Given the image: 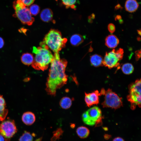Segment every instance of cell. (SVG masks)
<instances>
[{"mask_svg":"<svg viewBox=\"0 0 141 141\" xmlns=\"http://www.w3.org/2000/svg\"><path fill=\"white\" fill-rule=\"evenodd\" d=\"M33 134H31L29 132L25 131L22 135L20 138L19 140V141H32Z\"/></svg>","mask_w":141,"mask_h":141,"instance_id":"cell-24","label":"cell"},{"mask_svg":"<svg viewBox=\"0 0 141 141\" xmlns=\"http://www.w3.org/2000/svg\"><path fill=\"white\" fill-rule=\"evenodd\" d=\"M35 0H16V2L26 7L29 6L33 3Z\"/></svg>","mask_w":141,"mask_h":141,"instance_id":"cell-27","label":"cell"},{"mask_svg":"<svg viewBox=\"0 0 141 141\" xmlns=\"http://www.w3.org/2000/svg\"><path fill=\"white\" fill-rule=\"evenodd\" d=\"M138 34L141 36V29L137 30Z\"/></svg>","mask_w":141,"mask_h":141,"instance_id":"cell-37","label":"cell"},{"mask_svg":"<svg viewBox=\"0 0 141 141\" xmlns=\"http://www.w3.org/2000/svg\"><path fill=\"white\" fill-rule=\"evenodd\" d=\"M121 7L119 4H118L115 7V9H117L121 8Z\"/></svg>","mask_w":141,"mask_h":141,"instance_id":"cell-36","label":"cell"},{"mask_svg":"<svg viewBox=\"0 0 141 141\" xmlns=\"http://www.w3.org/2000/svg\"><path fill=\"white\" fill-rule=\"evenodd\" d=\"M17 131L14 121L9 118L3 120L0 125V134L5 141H10Z\"/></svg>","mask_w":141,"mask_h":141,"instance_id":"cell-8","label":"cell"},{"mask_svg":"<svg viewBox=\"0 0 141 141\" xmlns=\"http://www.w3.org/2000/svg\"><path fill=\"white\" fill-rule=\"evenodd\" d=\"M29 9L31 15L36 16L39 12L40 8L38 5L33 4L31 5Z\"/></svg>","mask_w":141,"mask_h":141,"instance_id":"cell-26","label":"cell"},{"mask_svg":"<svg viewBox=\"0 0 141 141\" xmlns=\"http://www.w3.org/2000/svg\"><path fill=\"white\" fill-rule=\"evenodd\" d=\"M104 139L108 140L111 138V135L108 134H105L104 136Z\"/></svg>","mask_w":141,"mask_h":141,"instance_id":"cell-33","label":"cell"},{"mask_svg":"<svg viewBox=\"0 0 141 141\" xmlns=\"http://www.w3.org/2000/svg\"><path fill=\"white\" fill-rule=\"evenodd\" d=\"M56 1L57 0H55ZM63 5L65 6L66 8H70L74 9H76L75 5L76 0H61Z\"/></svg>","mask_w":141,"mask_h":141,"instance_id":"cell-23","label":"cell"},{"mask_svg":"<svg viewBox=\"0 0 141 141\" xmlns=\"http://www.w3.org/2000/svg\"><path fill=\"white\" fill-rule=\"evenodd\" d=\"M108 28L109 31L111 33H114L115 31V27L114 25L112 23L108 24Z\"/></svg>","mask_w":141,"mask_h":141,"instance_id":"cell-28","label":"cell"},{"mask_svg":"<svg viewBox=\"0 0 141 141\" xmlns=\"http://www.w3.org/2000/svg\"><path fill=\"white\" fill-rule=\"evenodd\" d=\"M100 92L102 95L105 96L104 101L102 103L103 107L116 109L122 106V98L111 89H109L105 91L104 89H102Z\"/></svg>","mask_w":141,"mask_h":141,"instance_id":"cell-5","label":"cell"},{"mask_svg":"<svg viewBox=\"0 0 141 141\" xmlns=\"http://www.w3.org/2000/svg\"><path fill=\"white\" fill-rule=\"evenodd\" d=\"M128 89L127 98L131 103V109L135 110L137 106L141 108V78L130 84Z\"/></svg>","mask_w":141,"mask_h":141,"instance_id":"cell-4","label":"cell"},{"mask_svg":"<svg viewBox=\"0 0 141 141\" xmlns=\"http://www.w3.org/2000/svg\"><path fill=\"white\" fill-rule=\"evenodd\" d=\"M103 57L97 54L93 55L90 57V62L91 65L95 67H98L103 66Z\"/></svg>","mask_w":141,"mask_h":141,"instance_id":"cell-15","label":"cell"},{"mask_svg":"<svg viewBox=\"0 0 141 141\" xmlns=\"http://www.w3.org/2000/svg\"><path fill=\"white\" fill-rule=\"evenodd\" d=\"M76 132L80 138L84 139L89 136L90 134V131L87 127L84 126H81L77 128Z\"/></svg>","mask_w":141,"mask_h":141,"instance_id":"cell-19","label":"cell"},{"mask_svg":"<svg viewBox=\"0 0 141 141\" xmlns=\"http://www.w3.org/2000/svg\"><path fill=\"white\" fill-rule=\"evenodd\" d=\"M21 60L23 64L29 66L32 64L34 59L32 54L30 53H26L22 54L21 57Z\"/></svg>","mask_w":141,"mask_h":141,"instance_id":"cell-17","label":"cell"},{"mask_svg":"<svg viewBox=\"0 0 141 141\" xmlns=\"http://www.w3.org/2000/svg\"><path fill=\"white\" fill-rule=\"evenodd\" d=\"M75 124H71V125H70V126L72 128H74L75 127Z\"/></svg>","mask_w":141,"mask_h":141,"instance_id":"cell-39","label":"cell"},{"mask_svg":"<svg viewBox=\"0 0 141 141\" xmlns=\"http://www.w3.org/2000/svg\"><path fill=\"white\" fill-rule=\"evenodd\" d=\"M32 52L35 56L32 67L36 70H46L54 58L51 52L48 49L41 47H33Z\"/></svg>","mask_w":141,"mask_h":141,"instance_id":"cell-3","label":"cell"},{"mask_svg":"<svg viewBox=\"0 0 141 141\" xmlns=\"http://www.w3.org/2000/svg\"><path fill=\"white\" fill-rule=\"evenodd\" d=\"M84 39L83 37L81 35L78 34H75L72 36L70 39V42L72 45L74 46H77L83 42Z\"/></svg>","mask_w":141,"mask_h":141,"instance_id":"cell-18","label":"cell"},{"mask_svg":"<svg viewBox=\"0 0 141 141\" xmlns=\"http://www.w3.org/2000/svg\"><path fill=\"white\" fill-rule=\"evenodd\" d=\"M90 118L92 120L96 122L99 120L102 119V111L98 107L94 106L86 111Z\"/></svg>","mask_w":141,"mask_h":141,"instance_id":"cell-10","label":"cell"},{"mask_svg":"<svg viewBox=\"0 0 141 141\" xmlns=\"http://www.w3.org/2000/svg\"><path fill=\"white\" fill-rule=\"evenodd\" d=\"M13 6L15 10L13 16L17 17L23 24L30 26L33 24L34 19L28 8L19 4L16 1L14 2Z\"/></svg>","mask_w":141,"mask_h":141,"instance_id":"cell-6","label":"cell"},{"mask_svg":"<svg viewBox=\"0 0 141 141\" xmlns=\"http://www.w3.org/2000/svg\"><path fill=\"white\" fill-rule=\"evenodd\" d=\"M119 43V39L116 36L114 35H109L105 39V45L109 48H115L117 46Z\"/></svg>","mask_w":141,"mask_h":141,"instance_id":"cell-11","label":"cell"},{"mask_svg":"<svg viewBox=\"0 0 141 141\" xmlns=\"http://www.w3.org/2000/svg\"><path fill=\"white\" fill-rule=\"evenodd\" d=\"M101 95L97 90L89 93H85V100L87 105L89 107L99 103V96Z\"/></svg>","mask_w":141,"mask_h":141,"instance_id":"cell-9","label":"cell"},{"mask_svg":"<svg viewBox=\"0 0 141 141\" xmlns=\"http://www.w3.org/2000/svg\"><path fill=\"white\" fill-rule=\"evenodd\" d=\"M23 122L26 125H32L36 120V117L34 114L30 111L25 112L22 117Z\"/></svg>","mask_w":141,"mask_h":141,"instance_id":"cell-12","label":"cell"},{"mask_svg":"<svg viewBox=\"0 0 141 141\" xmlns=\"http://www.w3.org/2000/svg\"><path fill=\"white\" fill-rule=\"evenodd\" d=\"M53 13L52 10L49 8L43 9L41 12L40 17L43 21L48 22L51 21L53 18Z\"/></svg>","mask_w":141,"mask_h":141,"instance_id":"cell-13","label":"cell"},{"mask_svg":"<svg viewBox=\"0 0 141 141\" xmlns=\"http://www.w3.org/2000/svg\"><path fill=\"white\" fill-rule=\"evenodd\" d=\"M121 69L123 73L126 74H130L133 72L134 68L131 64L127 63L124 64L121 67Z\"/></svg>","mask_w":141,"mask_h":141,"instance_id":"cell-21","label":"cell"},{"mask_svg":"<svg viewBox=\"0 0 141 141\" xmlns=\"http://www.w3.org/2000/svg\"><path fill=\"white\" fill-rule=\"evenodd\" d=\"M4 45V42L3 39L0 37V49L2 48Z\"/></svg>","mask_w":141,"mask_h":141,"instance_id":"cell-30","label":"cell"},{"mask_svg":"<svg viewBox=\"0 0 141 141\" xmlns=\"http://www.w3.org/2000/svg\"><path fill=\"white\" fill-rule=\"evenodd\" d=\"M121 16L120 15H117L115 18V20H121Z\"/></svg>","mask_w":141,"mask_h":141,"instance_id":"cell-34","label":"cell"},{"mask_svg":"<svg viewBox=\"0 0 141 141\" xmlns=\"http://www.w3.org/2000/svg\"><path fill=\"white\" fill-rule=\"evenodd\" d=\"M102 128L105 131H108V128L106 127H103Z\"/></svg>","mask_w":141,"mask_h":141,"instance_id":"cell-38","label":"cell"},{"mask_svg":"<svg viewBox=\"0 0 141 141\" xmlns=\"http://www.w3.org/2000/svg\"><path fill=\"white\" fill-rule=\"evenodd\" d=\"M139 5L136 0H127L125 3L126 10L130 13L135 11L137 9Z\"/></svg>","mask_w":141,"mask_h":141,"instance_id":"cell-16","label":"cell"},{"mask_svg":"<svg viewBox=\"0 0 141 141\" xmlns=\"http://www.w3.org/2000/svg\"><path fill=\"white\" fill-rule=\"evenodd\" d=\"M135 56L136 61L141 58V49L137 50L135 52Z\"/></svg>","mask_w":141,"mask_h":141,"instance_id":"cell-29","label":"cell"},{"mask_svg":"<svg viewBox=\"0 0 141 141\" xmlns=\"http://www.w3.org/2000/svg\"><path fill=\"white\" fill-rule=\"evenodd\" d=\"M95 17V15L93 14L88 17L89 21L90 22H92V20Z\"/></svg>","mask_w":141,"mask_h":141,"instance_id":"cell-31","label":"cell"},{"mask_svg":"<svg viewBox=\"0 0 141 141\" xmlns=\"http://www.w3.org/2000/svg\"><path fill=\"white\" fill-rule=\"evenodd\" d=\"M72 103V99L67 97H64L62 98L60 102V105L61 107L66 109L70 108Z\"/></svg>","mask_w":141,"mask_h":141,"instance_id":"cell-20","label":"cell"},{"mask_svg":"<svg viewBox=\"0 0 141 141\" xmlns=\"http://www.w3.org/2000/svg\"><path fill=\"white\" fill-rule=\"evenodd\" d=\"M67 63L66 60L60 58L59 55H54L46 84L48 95L55 96L57 90L66 84L68 76L65 71Z\"/></svg>","mask_w":141,"mask_h":141,"instance_id":"cell-1","label":"cell"},{"mask_svg":"<svg viewBox=\"0 0 141 141\" xmlns=\"http://www.w3.org/2000/svg\"><path fill=\"white\" fill-rule=\"evenodd\" d=\"M0 121H1V120H0Z\"/></svg>","mask_w":141,"mask_h":141,"instance_id":"cell-40","label":"cell"},{"mask_svg":"<svg viewBox=\"0 0 141 141\" xmlns=\"http://www.w3.org/2000/svg\"><path fill=\"white\" fill-rule=\"evenodd\" d=\"M123 49L120 48L117 50L113 49L105 53L103 59V66L109 69L116 67L119 66V61L122 60L124 55Z\"/></svg>","mask_w":141,"mask_h":141,"instance_id":"cell-7","label":"cell"},{"mask_svg":"<svg viewBox=\"0 0 141 141\" xmlns=\"http://www.w3.org/2000/svg\"><path fill=\"white\" fill-rule=\"evenodd\" d=\"M82 118L83 122L86 124L90 126L95 125V122L90 118L86 111L83 114Z\"/></svg>","mask_w":141,"mask_h":141,"instance_id":"cell-22","label":"cell"},{"mask_svg":"<svg viewBox=\"0 0 141 141\" xmlns=\"http://www.w3.org/2000/svg\"><path fill=\"white\" fill-rule=\"evenodd\" d=\"M63 133V131L61 128H58L53 132V135L51 139V141H56L57 139L60 138V137Z\"/></svg>","mask_w":141,"mask_h":141,"instance_id":"cell-25","label":"cell"},{"mask_svg":"<svg viewBox=\"0 0 141 141\" xmlns=\"http://www.w3.org/2000/svg\"><path fill=\"white\" fill-rule=\"evenodd\" d=\"M6 103L2 96L0 95V120H4L7 115L8 110L5 108Z\"/></svg>","mask_w":141,"mask_h":141,"instance_id":"cell-14","label":"cell"},{"mask_svg":"<svg viewBox=\"0 0 141 141\" xmlns=\"http://www.w3.org/2000/svg\"><path fill=\"white\" fill-rule=\"evenodd\" d=\"M113 141H125V140L121 137H118L114 138Z\"/></svg>","mask_w":141,"mask_h":141,"instance_id":"cell-32","label":"cell"},{"mask_svg":"<svg viewBox=\"0 0 141 141\" xmlns=\"http://www.w3.org/2000/svg\"><path fill=\"white\" fill-rule=\"evenodd\" d=\"M67 41V38L62 37L59 31L52 29L46 35L40 44L42 47L50 48L54 54H59V51L65 46Z\"/></svg>","mask_w":141,"mask_h":141,"instance_id":"cell-2","label":"cell"},{"mask_svg":"<svg viewBox=\"0 0 141 141\" xmlns=\"http://www.w3.org/2000/svg\"><path fill=\"white\" fill-rule=\"evenodd\" d=\"M5 139L0 134V141H4Z\"/></svg>","mask_w":141,"mask_h":141,"instance_id":"cell-35","label":"cell"}]
</instances>
